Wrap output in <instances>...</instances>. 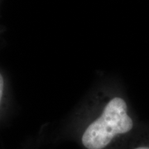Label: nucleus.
<instances>
[{"mask_svg":"<svg viewBox=\"0 0 149 149\" xmlns=\"http://www.w3.org/2000/svg\"><path fill=\"white\" fill-rule=\"evenodd\" d=\"M69 134L81 149H127L140 128L120 87H98L74 113Z\"/></svg>","mask_w":149,"mask_h":149,"instance_id":"obj_1","label":"nucleus"},{"mask_svg":"<svg viewBox=\"0 0 149 149\" xmlns=\"http://www.w3.org/2000/svg\"><path fill=\"white\" fill-rule=\"evenodd\" d=\"M127 149H149V133L143 135L139 133Z\"/></svg>","mask_w":149,"mask_h":149,"instance_id":"obj_2","label":"nucleus"},{"mask_svg":"<svg viewBox=\"0 0 149 149\" xmlns=\"http://www.w3.org/2000/svg\"><path fill=\"white\" fill-rule=\"evenodd\" d=\"M4 91H5V80L2 73L0 72V107H1L3 95H4Z\"/></svg>","mask_w":149,"mask_h":149,"instance_id":"obj_3","label":"nucleus"}]
</instances>
